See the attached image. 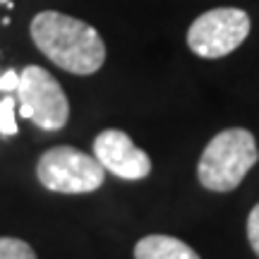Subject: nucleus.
Instances as JSON below:
<instances>
[{
  "mask_svg": "<svg viewBox=\"0 0 259 259\" xmlns=\"http://www.w3.org/2000/svg\"><path fill=\"white\" fill-rule=\"evenodd\" d=\"M135 259H202L187 242L173 235H147L135 245Z\"/></svg>",
  "mask_w": 259,
  "mask_h": 259,
  "instance_id": "obj_7",
  "label": "nucleus"
},
{
  "mask_svg": "<svg viewBox=\"0 0 259 259\" xmlns=\"http://www.w3.org/2000/svg\"><path fill=\"white\" fill-rule=\"evenodd\" d=\"M250 15L240 8H213L194 19L187 29V46L194 56L216 60L233 53L250 36Z\"/></svg>",
  "mask_w": 259,
  "mask_h": 259,
  "instance_id": "obj_5",
  "label": "nucleus"
},
{
  "mask_svg": "<svg viewBox=\"0 0 259 259\" xmlns=\"http://www.w3.org/2000/svg\"><path fill=\"white\" fill-rule=\"evenodd\" d=\"M5 3H10V0H0V5H5Z\"/></svg>",
  "mask_w": 259,
  "mask_h": 259,
  "instance_id": "obj_12",
  "label": "nucleus"
},
{
  "mask_svg": "<svg viewBox=\"0 0 259 259\" xmlns=\"http://www.w3.org/2000/svg\"><path fill=\"white\" fill-rule=\"evenodd\" d=\"M259 161L257 139L250 130H221L206 144L197 163V178L211 192H231Z\"/></svg>",
  "mask_w": 259,
  "mask_h": 259,
  "instance_id": "obj_2",
  "label": "nucleus"
},
{
  "mask_svg": "<svg viewBox=\"0 0 259 259\" xmlns=\"http://www.w3.org/2000/svg\"><path fill=\"white\" fill-rule=\"evenodd\" d=\"M0 259H38L34 247L19 238H0Z\"/></svg>",
  "mask_w": 259,
  "mask_h": 259,
  "instance_id": "obj_8",
  "label": "nucleus"
},
{
  "mask_svg": "<svg viewBox=\"0 0 259 259\" xmlns=\"http://www.w3.org/2000/svg\"><path fill=\"white\" fill-rule=\"evenodd\" d=\"M15 108H17V101H15L10 94L5 96V99H0V135H3V137H12V135H17Z\"/></svg>",
  "mask_w": 259,
  "mask_h": 259,
  "instance_id": "obj_9",
  "label": "nucleus"
},
{
  "mask_svg": "<svg viewBox=\"0 0 259 259\" xmlns=\"http://www.w3.org/2000/svg\"><path fill=\"white\" fill-rule=\"evenodd\" d=\"M17 103L22 118L48 132L63 130L70 120V101L60 82L38 65H27L19 72Z\"/></svg>",
  "mask_w": 259,
  "mask_h": 259,
  "instance_id": "obj_4",
  "label": "nucleus"
},
{
  "mask_svg": "<svg viewBox=\"0 0 259 259\" xmlns=\"http://www.w3.org/2000/svg\"><path fill=\"white\" fill-rule=\"evenodd\" d=\"M17 84H19V74L8 70V72L0 74V92H17Z\"/></svg>",
  "mask_w": 259,
  "mask_h": 259,
  "instance_id": "obj_11",
  "label": "nucleus"
},
{
  "mask_svg": "<svg viewBox=\"0 0 259 259\" xmlns=\"http://www.w3.org/2000/svg\"><path fill=\"white\" fill-rule=\"evenodd\" d=\"M31 38L53 65L70 74H94L106 63V44L99 31L65 12L44 10L31 19Z\"/></svg>",
  "mask_w": 259,
  "mask_h": 259,
  "instance_id": "obj_1",
  "label": "nucleus"
},
{
  "mask_svg": "<svg viewBox=\"0 0 259 259\" xmlns=\"http://www.w3.org/2000/svg\"><path fill=\"white\" fill-rule=\"evenodd\" d=\"M94 158L122 180H144L151 173V158L122 130H103L94 139Z\"/></svg>",
  "mask_w": 259,
  "mask_h": 259,
  "instance_id": "obj_6",
  "label": "nucleus"
},
{
  "mask_svg": "<svg viewBox=\"0 0 259 259\" xmlns=\"http://www.w3.org/2000/svg\"><path fill=\"white\" fill-rule=\"evenodd\" d=\"M106 170L94 156L74 147H53L36 163L38 183L60 194H89L103 185Z\"/></svg>",
  "mask_w": 259,
  "mask_h": 259,
  "instance_id": "obj_3",
  "label": "nucleus"
},
{
  "mask_svg": "<svg viewBox=\"0 0 259 259\" xmlns=\"http://www.w3.org/2000/svg\"><path fill=\"white\" fill-rule=\"evenodd\" d=\"M247 240L252 245V252L259 257V204H254V209L247 216Z\"/></svg>",
  "mask_w": 259,
  "mask_h": 259,
  "instance_id": "obj_10",
  "label": "nucleus"
}]
</instances>
